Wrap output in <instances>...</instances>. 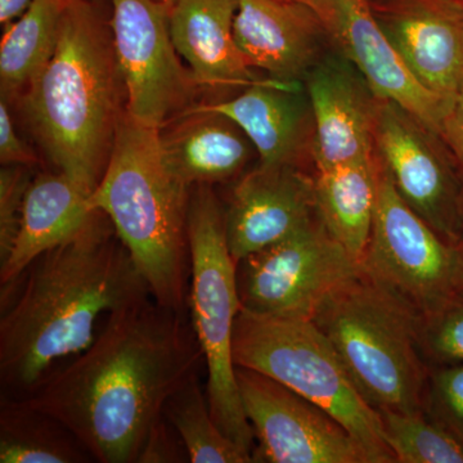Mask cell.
Returning <instances> with one entry per match:
<instances>
[{
  "label": "cell",
  "mask_w": 463,
  "mask_h": 463,
  "mask_svg": "<svg viewBox=\"0 0 463 463\" xmlns=\"http://www.w3.org/2000/svg\"><path fill=\"white\" fill-rule=\"evenodd\" d=\"M191 194L166 165L158 129L125 114L90 206L114 225L154 300L175 310L188 303Z\"/></svg>",
  "instance_id": "277c9868"
},
{
  "label": "cell",
  "mask_w": 463,
  "mask_h": 463,
  "mask_svg": "<svg viewBox=\"0 0 463 463\" xmlns=\"http://www.w3.org/2000/svg\"><path fill=\"white\" fill-rule=\"evenodd\" d=\"M234 365L267 374L319 405L346 429L370 463H397L380 413L355 388L330 340L312 319L273 318L240 310Z\"/></svg>",
  "instance_id": "8992f818"
},
{
  "label": "cell",
  "mask_w": 463,
  "mask_h": 463,
  "mask_svg": "<svg viewBox=\"0 0 463 463\" xmlns=\"http://www.w3.org/2000/svg\"><path fill=\"white\" fill-rule=\"evenodd\" d=\"M93 2H99V3H100V0H93Z\"/></svg>",
  "instance_id": "74e56055"
},
{
  "label": "cell",
  "mask_w": 463,
  "mask_h": 463,
  "mask_svg": "<svg viewBox=\"0 0 463 463\" xmlns=\"http://www.w3.org/2000/svg\"><path fill=\"white\" fill-rule=\"evenodd\" d=\"M312 108L316 170L373 158L377 100L364 75L339 52H326L303 81Z\"/></svg>",
  "instance_id": "9a60e30c"
},
{
  "label": "cell",
  "mask_w": 463,
  "mask_h": 463,
  "mask_svg": "<svg viewBox=\"0 0 463 463\" xmlns=\"http://www.w3.org/2000/svg\"><path fill=\"white\" fill-rule=\"evenodd\" d=\"M361 264L317 218L304 230L237 263L241 310L273 318L312 319Z\"/></svg>",
  "instance_id": "9c48e42d"
},
{
  "label": "cell",
  "mask_w": 463,
  "mask_h": 463,
  "mask_svg": "<svg viewBox=\"0 0 463 463\" xmlns=\"http://www.w3.org/2000/svg\"><path fill=\"white\" fill-rule=\"evenodd\" d=\"M188 239V303L205 356L210 412L222 431L254 457L255 435L241 403L232 356L234 323L241 310L237 264L227 245L223 207L212 185L192 187Z\"/></svg>",
  "instance_id": "52a82bcc"
},
{
  "label": "cell",
  "mask_w": 463,
  "mask_h": 463,
  "mask_svg": "<svg viewBox=\"0 0 463 463\" xmlns=\"http://www.w3.org/2000/svg\"><path fill=\"white\" fill-rule=\"evenodd\" d=\"M421 347L435 364H463V295L423 319Z\"/></svg>",
  "instance_id": "4316f807"
},
{
  "label": "cell",
  "mask_w": 463,
  "mask_h": 463,
  "mask_svg": "<svg viewBox=\"0 0 463 463\" xmlns=\"http://www.w3.org/2000/svg\"><path fill=\"white\" fill-rule=\"evenodd\" d=\"M148 298V283L114 225L94 210L74 237L2 286L3 398L27 397L52 365L90 346L100 316Z\"/></svg>",
  "instance_id": "7a4b0ae2"
},
{
  "label": "cell",
  "mask_w": 463,
  "mask_h": 463,
  "mask_svg": "<svg viewBox=\"0 0 463 463\" xmlns=\"http://www.w3.org/2000/svg\"><path fill=\"white\" fill-rule=\"evenodd\" d=\"M90 188L57 170L33 178L17 239L0 264V285L14 281L36 258L74 237L94 212Z\"/></svg>",
  "instance_id": "44dd1931"
},
{
  "label": "cell",
  "mask_w": 463,
  "mask_h": 463,
  "mask_svg": "<svg viewBox=\"0 0 463 463\" xmlns=\"http://www.w3.org/2000/svg\"><path fill=\"white\" fill-rule=\"evenodd\" d=\"M67 0H33L0 42L2 97L20 99L53 56Z\"/></svg>",
  "instance_id": "603a6c76"
},
{
  "label": "cell",
  "mask_w": 463,
  "mask_h": 463,
  "mask_svg": "<svg viewBox=\"0 0 463 463\" xmlns=\"http://www.w3.org/2000/svg\"><path fill=\"white\" fill-rule=\"evenodd\" d=\"M234 121L260 158V164L303 166L312 160L315 123L303 84L265 79L240 96L201 105Z\"/></svg>",
  "instance_id": "ac0fdd59"
},
{
  "label": "cell",
  "mask_w": 463,
  "mask_h": 463,
  "mask_svg": "<svg viewBox=\"0 0 463 463\" xmlns=\"http://www.w3.org/2000/svg\"><path fill=\"white\" fill-rule=\"evenodd\" d=\"M94 461L63 423L27 403L3 398L0 408V462L83 463Z\"/></svg>",
  "instance_id": "cb8c5ba5"
},
{
  "label": "cell",
  "mask_w": 463,
  "mask_h": 463,
  "mask_svg": "<svg viewBox=\"0 0 463 463\" xmlns=\"http://www.w3.org/2000/svg\"><path fill=\"white\" fill-rule=\"evenodd\" d=\"M414 78L447 106L463 87V9L449 0H370Z\"/></svg>",
  "instance_id": "2e32d148"
},
{
  "label": "cell",
  "mask_w": 463,
  "mask_h": 463,
  "mask_svg": "<svg viewBox=\"0 0 463 463\" xmlns=\"http://www.w3.org/2000/svg\"><path fill=\"white\" fill-rule=\"evenodd\" d=\"M241 403L258 439L254 462L370 463L323 408L267 374L234 365Z\"/></svg>",
  "instance_id": "7c38bea8"
},
{
  "label": "cell",
  "mask_w": 463,
  "mask_h": 463,
  "mask_svg": "<svg viewBox=\"0 0 463 463\" xmlns=\"http://www.w3.org/2000/svg\"><path fill=\"white\" fill-rule=\"evenodd\" d=\"M377 161L376 213L361 268L423 321L463 295L457 248L402 199Z\"/></svg>",
  "instance_id": "ba28073f"
},
{
  "label": "cell",
  "mask_w": 463,
  "mask_h": 463,
  "mask_svg": "<svg viewBox=\"0 0 463 463\" xmlns=\"http://www.w3.org/2000/svg\"><path fill=\"white\" fill-rule=\"evenodd\" d=\"M328 41L364 75L376 97L392 100L440 133L448 108L405 65L374 17L370 0H313Z\"/></svg>",
  "instance_id": "4fadbf2b"
},
{
  "label": "cell",
  "mask_w": 463,
  "mask_h": 463,
  "mask_svg": "<svg viewBox=\"0 0 463 463\" xmlns=\"http://www.w3.org/2000/svg\"><path fill=\"white\" fill-rule=\"evenodd\" d=\"M203 364L185 310L148 298L109 315L90 347L21 399L63 423L94 461L138 463L167 401Z\"/></svg>",
  "instance_id": "6da1fadb"
},
{
  "label": "cell",
  "mask_w": 463,
  "mask_h": 463,
  "mask_svg": "<svg viewBox=\"0 0 463 463\" xmlns=\"http://www.w3.org/2000/svg\"><path fill=\"white\" fill-rule=\"evenodd\" d=\"M317 215L347 254L361 264L370 242L377 191L379 161L373 158L316 170Z\"/></svg>",
  "instance_id": "7402d4cb"
},
{
  "label": "cell",
  "mask_w": 463,
  "mask_h": 463,
  "mask_svg": "<svg viewBox=\"0 0 463 463\" xmlns=\"http://www.w3.org/2000/svg\"><path fill=\"white\" fill-rule=\"evenodd\" d=\"M383 438L398 463H463V443L422 412L379 411Z\"/></svg>",
  "instance_id": "484cf974"
},
{
  "label": "cell",
  "mask_w": 463,
  "mask_h": 463,
  "mask_svg": "<svg viewBox=\"0 0 463 463\" xmlns=\"http://www.w3.org/2000/svg\"><path fill=\"white\" fill-rule=\"evenodd\" d=\"M187 461H190V459H188L187 450L183 446L182 439L164 414L149 432L141 455H139L138 463H179Z\"/></svg>",
  "instance_id": "f546056e"
},
{
  "label": "cell",
  "mask_w": 463,
  "mask_h": 463,
  "mask_svg": "<svg viewBox=\"0 0 463 463\" xmlns=\"http://www.w3.org/2000/svg\"><path fill=\"white\" fill-rule=\"evenodd\" d=\"M457 254H458V265H459V273H461V281H462V288H463V234L459 242L456 245Z\"/></svg>",
  "instance_id": "836d02e7"
},
{
  "label": "cell",
  "mask_w": 463,
  "mask_h": 463,
  "mask_svg": "<svg viewBox=\"0 0 463 463\" xmlns=\"http://www.w3.org/2000/svg\"><path fill=\"white\" fill-rule=\"evenodd\" d=\"M0 161L3 165L32 166L38 158L17 136L9 112L8 100H0Z\"/></svg>",
  "instance_id": "4dcf8cb0"
},
{
  "label": "cell",
  "mask_w": 463,
  "mask_h": 463,
  "mask_svg": "<svg viewBox=\"0 0 463 463\" xmlns=\"http://www.w3.org/2000/svg\"><path fill=\"white\" fill-rule=\"evenodd\" d=\"M32 181L27 166L3 165L0 170V264L7 260L17 239Z\"/></svg>",
  "instance_id": "f1b7e54d"
},
{
  "label": "cell",
  "mask_w": 463,
  "mask_h": 463,
  "mask_svg": "<svg viewBox=\"0 0 463 463\" xmlns=\"http://www.w3.org/2000/svg\"><path fill=\"white\" fill-rule=\"evenodd\" d=\"M439 136L455 158L463 182V87L444 112Z\"/></svg>",
  "instance_id": "1f68e13d"
},
{
  "label": "cell",
  "mask_w": 463,
  "mask_h": 463,
  "mask_svg": "<svg viewBox=\"0 0 463 463\" xmlns=\"http://www.w3.org/2000/svg\"><path fill=\"white\" fill-rule=\"evenodd\" d=\"M223 212L228 249L237 264L318 218L315 175L291 164H259L234 184Z\"/></svg>",
  "instance_id": "5bb4252c"
},
{
  "label": "cell",
  "mask_w": 463,
  "mask_h": 463,
  "mask_svg": "<svg viewBox=\"0 0 463 463\" xmlns=\"http://www.w3.org/2000/svg\"><path fill=\"white\" fill-rule=\"evenodd\" d=\"M449 2H452L457 7L463 9V0H449Z\"/></svg>",
  "instance_id": "e575fe53"
},
{
  "label": "cell",
  "mask_w": 463,
  "mask_h": 463,
  "mask_svg": "<svg viewBox=\"0 0 463 463\" xmlns=\"http://www.w3.org/2000/svg\"><path fill=\"white\" fill-rule=\"evenodd\" d=\"M298 2L307 3V5H310L312 7L313 0H298Z\"/></svg>",
  "instance_id": "8d00e7d4"
},
{
  "label": "cell",
  "mask_w": 463,
  "mask_h": 463,
  "mask_svg": "<svg viewBox=\"0 0 463 463\" xmlns=\"http://www.w3.org/2000/svg\"><path fill=\"white\" fill-rule=\"evenodd\" d=\"M239 0H179L170 7V33L200 87L248 88L255 75L241 53L233 26Z\"/></svg>",
  "instance_id": "d6986e66"
},
{
  "label": "cell",
  "mask_w": 463,
  "mask_h": 463,
  "mask_svg": "<svg viewBox=\"0 0 463 463\" xmlns=\"http://www.w3.org/2000/svg\"><path fill=\"white\" fill-rule=\"evenodd\" d=\"M158 141L166 165L190 187L230 181L255 149L239 125L201 105L158 129Z\"/></svg>",
  "instance_id": "ffe728a7"
},
{
  "label": "cell",
  "mask_w": 463,
  "mask_h": 463,
  "mask_svg": "<svg viewBox=\"0 0 463 463\" xmlns=\"http://www.w3.org/2000/svg\"><path fill=\"white\" fill-rule=\"evenodd\" d=\"M425 412L463 443V364H440L430 370Z\"/></svg>",
  "instance_id": "83f0119b"
},
{
  "label": "cell",
  "mask_w": 463,
  "mask_h": 463,
  "mask_svg": "<svg viewBox=\"0 0 463 463\" xmlns=\"http://www.w3.org/2000/svg\"><path fill=\"white\" fill-rule=\"evenodd\" d=\"M20 102L57 172L96 190L127 114L109 18L99 2L67 0L56 51Z\"/></svg>",
  "instance_id": "3957f363"
},
{
  "label": "cell",
  "mask_w": 463,
  "mask_h": 463,
  "mask_svg": "<svg viewBox=\"0 0 463 463\" xmlns=\"http://www.w3.org/2000/svg\"><path fill=\"white\" fill-rule=\"evenodd\" d=\"M234 39L251 69L303 84L330 44L318 14L298 0H239Z\"/></svg>",
  "instance_id": "e0dca14e"
},
{
  "label": "cell",
  "mask_w": 463,
  "mask_h": 463,
  "mask_svg": "<svg viewBox=\"0 0 463 463\" xmlns=\"http://www.w3.org/2000/svg\"><path fill=\"white\" fill-rule=\"evenodd\" d=\"M374 151L402 199L457 245L463 234V182L439 134L392 100H377Z\"/></svg>",
  "instance_id": "8fae6325"
},
{
  "label": "cell",
  "mask_w": 463,
  "mask_h": 463,
  "mask_svg": "<svg viewBox=\"0 0 463 463\" xmlns=\"http://www.w3.org/2000/svg\"><path fill=\"white\" fill-rule=\"evenodd\" d=\"M312 321L377 412L425 411L430 368L421 347L422 319L362 268L325 298Z\"/></svg>",
  "instance_id": "5b68a950"
},
{
  "label": "cell",
  "mask_w": 463,
  "mask_h": 463,
  "mask_svg": "<svg viewBox=\"0 0 463 463\" xmlns=\"http://www.w3.org/2000/svg\"><path fill=\"white\" fill-rule=\"evenodd\" d=\"M116 58L127 90V114L161 129L194 108L200 85L170 33L172 5L160 0H109Z\"/></svg>",
  "instance_id": "30bf717a"
},
{
  "label": "cell",
  "mask_w": 463,
  "mask_h": 463,
  "mask_svg": "<svg viewBox=\"0 0 463 463\" xmlns=\"http://www.w3.org/2000/svg\"><path fill=\"white\" fill-rule=\"evenodd\" d=\"M160 2L167 3V5H174V3L179 2V0H160Z\"/></svg>",
  "instance_id": "d590c367"
},
{
  "label": "cell",
  "mask_w": 463,
  "mask_h": 463,
  "mask_svg": "<svg viewBox=\"0 0 463 463\" xmlns=\"http://www.w3.org/2000/svg\"><path fill=\"white\" fill-rule=\"evenodd\" d=\"M164 414L181 437L190 462H254L251 453L228 438L215 422L199 376L174 392Z\"/></svg>",
  "instance_id": "d4e9b609"
},
{
  "label": "cell",
  "mask_w": 463,
  "mask_h": 463,
  "mask_svg": "<svg viewBox=\"0 0 463 463\" xmlns=\"http://www.w3.org/2000/svg\"><path fill=\"white\" fill-rule=\"evenodd\" d=\"M33 0H0V25L8 26L27 11Z\"/></svg>",
  "instance_id": "d6a6232c"
}]
</instances>
